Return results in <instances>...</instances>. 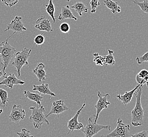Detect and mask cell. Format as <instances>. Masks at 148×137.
Masks as SVG:
<instances>
[{
    "label": "cell",
    "mask_w": 148,
    "mask_h": 137,
    "mask_svg": "<svg viewBox=\"0 0 148 137\" xmlns=\"http://www.w3.org/2000/svg\"><path fill=\"white\" fill-rule=\"evenodd\" d=\"M45 11H47L49 15L50 16L52 20L53 21V23L56 22V18L55 15V6L53 3V0H49V3L47 5H46Z\"/></svg>",
    "instance_id": "obj_23"
},
{
    "label": "cell",
    "mask_w": 148,
    "mask_h": 137,
    "mask_svg": "<svg viewBox=\"0 0 148 137\" xmlns=\"http://www.w3.org/2000/svg\"><path fill=\"white\" fill-rule=\"evenodd\" d=\"M133 3L139 6L143 12L148 14V0H144L142 2H139L137 0H134Z\"/></svg>",
    "instance_id": "obj_25"
},
{
    "label": "cell",
    "mask_w": 148,
    "mask_h": 137,
    "mask_svg": "<svg viewBox=\"0 0 148 137\" xmlns=\"http://www.w3.org/2000/svg\"><path fill=\"white\" fill-rule=\"evenodd\" d=\"M22 18L16 16L14 19L13 20L10 24H8L6 29L4 32L9 30H12L14 33H22L24 31H27V29L24 26L22 21Z\"/></svg>",
    "instance_id": "obj_10"
},
{
    "label": "cell",
    "mask_w": 148,
    "mask_h": 137,
    "mask_svg": "<svg viewBox=\"0 0 148 137\" xmlns=\"http://www.w3.org/2000/svg\"><path fill=\"white\" fill-rule=\"evenodd\" d=\"M116 125V129L111 133L102 135L101 137H130L131 136L130 133V125L123 123L120 118H119Z\"/></svg>",
    "instance_id": "obj_6"
},
{
    "label": "cell",
    "mask_w": 148,
    "mask_h": 137,
    "mask_svg": "<svg viewBox=\"0 0 148 137\" xmlns=\"http://www.w3.org/2000/svg\"><path fill=\"white\" fill-rule=\"evenodd\" d=\"M35 28L47 32H51L53 31L51 24L50 20L49 18H45L43 16L39 18L36 21Z\"/></svg>",
    "instance_id": "obj_13"
},
{
    "label": "cell",
    "mask_w": 148,
    "mask_h": 137,
    "mask_svg": "<svg viewBox=\"0 0 148 137\" xmlns=\"http://www.w3.org/2000/svg\"><path fill=\"white\" fill-rule=\"evenodd\" d=\"M130 137H148V130H143L131 135Z\"/></svg>",
    "instance_id": "obj_33"
},
{
    "label": "cell",
    "mask_w": 148,
    "mask_h": 137,
    "mask_svg": "<svg viewBox=\"0 0 148 137\" xmlns=\"http://www.w3.org/2000/svg\"><path fill=\"white\" fill-rule=\"evenodd\" d=\"M135 97L136 102L135 107L131 111V124L134 127L141 126L143 123L144 119V109L141 105V99L143 92V86H140Z\"/></svg>",
    "instance_id": "obj_1"
},
{
    "label": "cell",
    "mask_w": 148,
    "mask_h": 137,
    "mask_svg": "<svg viewBox=\"0 0 148 137\" xmlns=\"http://www.w3.org/2000/svg\"><path fill=\"white\" fill-rule=\"evenodd\" d=\"M30 109L32 110L30 121L32 122L35 128H41L42 125L44 123H47V125H49V122L47 120L46 115L44 114L45 109L43 105H41L39 107H31L30 108Z\"/></svg>",
    "instance_id": "obj_4"
},
{
    "label": "cell",
    "mask_w": 148,
    "mask_h": 137,
    "mask_svg": "<svg viewBox=\"0 0 148 137\" xmlns=\"http://www.w3.org/2000/svg\"><path fill=\"white\" fill-rule=\"evenodd\" d=\"M45 42V38L43 34L36 36L35 38L34 39V42L36 45H41Z\"/></svg>",
    "instance_id": "obj_27"
},
{
    "label": "cell",
    "mask_w": 148,
    "mask_h": 137,
    "mask_svg": "<svg viewBox=\"0 0 148 137\" xmlns=\"http://www.w3.org/2000/svg\"><path fill=\"white\" fill-rule=\"evenodd\" d=\"M45 68V64L42 63H39L36 68L33 70V72L37 77L40 82L42 81H45L46 79L47 74Z\"/></svg>",
    "instance_id": "obj_16"
},
{
    "label": "cell",
    "mask_w": 148,
    "mask_h": 137,
    "mask_svg": "<svg viewBox=\"0 0 148 137\" xmlns=\"http://www.w3.org/2000/svg\"><path fill=\"white\" fill-rule=\"evenodd\" d=\"M59 28L61 32L64 33H68L69 31L70 30V27L69 24L66 22H64L60 24Z\"/></svg>",
    "instance_id": "obj_29"
},
{
    "label": "cell",
    "mask_w": 148,
    "mask_h": 137,
    "mask_svg": "<svg viewBox=\"0 0 148 137\" xmlns=\"http://www.w3.org/2000/svg\"><path fill=\"white\" fill-rule=\"evenodd\" d=\"M16 134H18V137H33L31 134L30 131L25 128L22 129L21 132H16Z\"/></svg>",
    "instance_id": "obj_31"
},
{
    "label": "cell",
    "mask_w": 148,
    "mask_h": 137,
    "mask_svg": "<svg viewBox=\"0 0 148 137\" xmlns=\"http://www.w3.org/2000/svg\"><path fill=\"white\" fill-rule=\"evenodd\" d=\"M66 1H67V2H70V1H71V0H66Z\"/></svg>",
    "instance_id": "obj_37"
},
{
    "label": "cell",
    "mask_w": 148,
    "mask_h": 137,
    "mask_svg": "<svg viewBox=\"0 0 148 137\" xmlns=\"http://www.w3.org/2000/svg\"><path fill=\"white\" fill-rule=\"evenodd\" d=\"M71 9H74V10L79 14L80 16H82V13H87L88 11V8L86 4L82 2H78L74 3V4L71 6Z\"/></svg>",
    "instance_id": "obj_21"
},
{
    "label": "cell",
    "mask_w": 148,
    "mask_h": 137,
    "mask_svg": "<svg viewBox=\"0 0 148 137\" xmlns=\"http://www.w3.org/2000/svg\"><path fill=\"white\" fill-rule=\"evenodd\" d=\"M0 71H2L5 74H6V72L4 71V64H3V61L2 60L1 54H0Z\"/></svg>",
    "instance_id": "obj_34"
},
{
    "label": "cell",
    "mask_w": 148,
    "mask_h": 137,
    "mask_svg": "<svg viewBox=\"0 0 148 137\" xmlns=\"http://www.w3.org/2000/svg\"><path fill=\"white\" fill-rule=\"evenodd\" d=\"M69 110L68 108L66 106L63 100H60L54 101L52 105L50 112L46 115L47 118L51 114H56V116L59 117L60 113H62L65 111Z\"/></svg>",
    "instance_id": "obj_11"
},
{
    "label": "cell",
    "mask_w": 148,
    "mask_h": 137,
    "mask_svg": "<svg viewBox=\"0 0 148 137\" xmlns=\"http://www.w3.org/2000/svg\"><path fill=\"white\" fill-rule=\"evenodd\" d=\"M90 4L91 6V13H95L98 6L100 5L99 0H91Z\"/></svg>",
    "instance_id": "obj_28"
},
{
    "label": "cell",
    "mask_w": 148,
    "mask_h": 137,
    "mask_svg": "<svg viewBox=\"0 0 148 137\" xmlns=\"http://www.w3.org/2000/svg\"><path fill=\"white\" fill-rule=\"evenodd\" d=\"M25 116V112L21 105H14L9 116V121L18 123Z\"/></svg>",
    "instance_id": "obj_9"
},
{
    "label": "cell",
    "mask_w": 148,
    "mask_h": 137,
    "mask_svg": "<svg viewBox=\"0 0 148 137\" xmlns=\"http://www.w3.org/2000/svg\"><path fill=\"white\" fill-rule=\"evenodd\" d=\"M66 19H73L75 21H77V18L74 16L69 5L63 6L61 12L58 17V20L59 21H63Z\"/></svg>",
    "instance_id": "obj_15"
},
{
    "label": "cell",
    "mask_w": 148,
    "mask_h": 137,
    "mask_svg": "<svg viewBox=\"0 0 148 137\" xmlns=\"http://www.w3.org/2000/svg\"><path fill=\"white\" fill-rule=\"evenodd\" d=\"M139 86V85L137 84L136 87L134 88L133 90H131L129 92L126 91L125 94L122 95H121L120 93H119L116 97L119 101L122 102L123 104H125V105H127V104L130 102L132 99L133 98V95H134L135 91H136V90L138 89V88Z\"/></svg>",
    "instance_id": "obj_14"
},
{
    "label": "cell",
    "mask_w": 148,
    "mask_h": 137,
    "mask_svg": "<svg viewBox=\"0 0 148 137\" xmlns=\"http://www.w3.org/2000/svg\"><path fill=\"white\" fill-rule=\"evenodd\" d=\"M31 51V49L24 48L22 51L18 52L15 54V56L12 62V65L16 68L18 77L21 75V70L22 68L25 64L27 66H29V62L27 60L30 57Z\"/></svg>",
    "instance_id": "obj_5"
},
{
    "label": "cell",
    "mask_w": 148,
    "mask_h": 137,
    "mask_svg": "<svg viewBox=\"0 0 148 137\" xmlns=\"http://www.w3.org/2000/svg\"><path fill=\"white\" fill-rule=\"evenodd\" d=\"M98 97L99 99L97 102V104L95 105V108L97 110V113L95 114L97 121L99 116V114L100 113L101 111L104 109H107L108 108L109 105L110 104V102L108 101V100L110 98V96L108 93L106 95H102L100 91H98Z\"/></svg>",
    "instance_id": "obj_7"
},
{
    "label": "cell",
    "mask_w": 148,
    "mask_h": 137,
    "mask_svg": "<svg viewBox=\"0 0 148 137\" xmlns=\"http://www.w3.org/2000/svg\"><path fill=\"white\" fill-rule=\"evenodd\" d=\"M6 77V74H5L4 73H3L2 71H0V78L1 77Z\"/></svg>",
    "instance_id": "obj_35"
},
{
    "label": "cell",
    "mask_w": 148,
    "mask_h": 137,
    "mask_svg": "<svg viewBox=\"0 0 148 137\" xmlns=\"http://www.w3.org/2000/svg\"><path fill=\"white\" fill-rule=\"evenodd\" d=\"M25 82L18 79L15 77L13 73H10L9 77H6L4 79L0 82V86L4 85L6 87H8L12 89L14 85H23Z\"/></svg>",
    "instance_id": "obj_12"
},
{
    "label": "cell",
    "mask_w": 148,
    "mask_h": 137,
    "mask_svg": "<svg viewBox=\"0 0 148 137\" xmlns=\"http://www.w3.org/2000/svg\"><path fill=\"white\" fill-rule=\"evenodd\" d=\"M136 80L138 85L143 86L144 84L148 88V71L145 69H143L136 75Z\"/></svg>",
    "instance_id": "obj_17"
},
{
    "label": "cell",
    "mask_w": 148,
    "mask_h": 137,
    "mask_svg": "<svg viewBox=\"0 0 148 137\" xmlns=\"http://www.w3.org/2000/svg\"><path fill=\"white\" fill-rule=\"evenodd\" d=\"M94 59L93 61L97 66H103L104 65V57L100 55L98 53H95L93 54Z\"/></svg>",
    "instance_id": "obj_26"
},
{
    "label": "cell",
    "mask_w": 148,
    "mask_h": 137,
    "mask_svg": "<svg viewBox=\"0 0 148 137\" xmlns=\"http://www.w3.org/2000/svg\"><path fill=\"white\" fill-rule=\"evenodd\" d=\"M0 99L3 108L6 107V105L8 104L9 100L8 94L6 91L1 88H0Z\"/></svg>",
    "instance_id": "obj_24"
},
{
    "label": "cell",
    "mask_w": 148,
    "mask_h": 137,
    "mask_svg": "<svg viewBox=\"0 0 148 137\" xmlns=\"http://www.w3.org/2000/svg\"><path fill=\"white\" fill-rule=\"evenodd\" d=\"M2 112H3V110L1 109H0V114L2 113Z\"/></svg>",
    "instance_id": "obj_36"
},
{
    "label": "cell",
    "mask_w": 148,
    "mask_h": 137,
    "mask_svg": "<svg viewBox=\"0 0 148 137\" xmlns=\"http://www.w3.org/2000/svg\"><path fill=\"white\" fill-rule=\"evenodd\" d=\"M33 91H36L40 93H42L44 95H50L53 97H56V95L53 92L51 91L49 88V86L47 84H43L40 85L36 86L33 85Z\"/></svg>",
    "instance_id": "obj_18"
},
{
    "label": "cell",
    "mask_w": 148,
    "mask_h": 137,
    "mask_svg": "<svg viewBox=\"0 0 148 137\" xmlns=\"http://www.w3.org/2000/svg\"><path fill=\"white\" fill-rule=\"evenodd\" d=\"M24 95L26 97V98L29 99L31 101L35 102L37 104H38L39 107H40L41 103L43 101V97L40 95V94H38L36 93H32L30 92L29 90H25L24 92Z\"/></svg>",
    "instance_id": "obj_19"
},
{
    "label": "cell",
    "mask_w": 148,
    "mask_h": 137,
    "mask_svg": "<svg viewBox=\"0 0 148 137\" xmlns=\"http://www.w3.org/2000/svg\"><path fill=\"white\" fill-rule=\"evenodd\" d=\"M15 33L13 32L5 41L0 43V54L4 64V71H5L6 68L15 53V48L12 47L8 43V40Z\"/></svg>",
    "instance_id": "obj_3"
},
{
    "label": "cell",
    "mask_w": 148,
    "mask_h": 137,
    "mask_svg": "<svg viewBox=\"0 0 148 137\" xmlns=\"http://www.w3.org/2000/svg\"><path fill=\"white\" fill-rule=\"evenodd\" d=\"M110 125L97 124L95 114H93L89 117L87 125L81 129V131L84 134V137H92L102 130H110Z\"/></svg>",
    "instance_id": "obj_2"
},
{
    "label": "cell",
    "mask_w": 148,
    "mask_h": 137,
    "mask_svg": "<svg viewBox=\"0 0 148 137\" xmlns=\"http://www.w3.org/2000/svg\"><path fill=\"white\" fill-rule=\"evenodd\" d=\"M104 5L107 6L113 14H116V12L120 13L121 12V8L118 5L117 2H114L112 0H104L103 1Z\"/></svg>",
    "instance_id": "obj_20"
},
{
    "label": "cell",
    "mask_w": 148,
    "mask_h": 137,
    "mask_svg": "<svg viewBox=\"0 0 148 137\" xmlns=\"http://www.w3.org/2000/svg\"><path fill=\"white\" fill-rule=\"evenodd\" d=\"M136 60L139 64H141L142 63L147 62L148 63V52L140 57H137Z\"/></svg>",
    "instance_id": "obj_30"
},
{
    "label": "cell",
    "mask_w": 148,
    "mask_h": 137,
    "mask_svg": "<svg viewBox=\"0 0 148 137\" xmlns=\"http://www.w3.org/2000/svg\"><path fill=\"white\" fill-rule=\"evenodd\" d=\"M18 2V0H2V4L7 6L12 7L15 5Z\"/></svg>",
    "instance_id": "obj_32"
},
{
    "label": "cell",
    "mask_w": 148,
    "mask_h": 137,
    "mask_svg": "<svg viewBox=\"0 0 148 137\" xmlns=\"http://www.w3.org/2000/svg\"><path fill=\"white\" fill-rule=\"evenodd\" d=\"M86 100H85L83 103V105L79 110L77 111L76 114L74 115V116L73 118H72L70 120H69L68 122V128L69 129V131L68 133V134H69L71 132H73L75 130H81L84 127L83 124L78 121V117L79 116L81 112L86 106Z\"/></svg>",
    "instance_id": "obj_8"
},
{
    "label": "cell",
    "mask_w": 148,
    "mask_h": 137,
    "mask_svg": "<svg viewBox=\"0 0 148 137\" xmlns=\"http://www.w3.org/2000/svg\"><path fill=\"white\" fill-rule=\"evenodd\" d=\"M113 51L112 50H108V54L104 57V65L113 66L116 64V61L113 55Z\"/></svg>",
    "instance_id": "obj_22"
}]
</instances>
